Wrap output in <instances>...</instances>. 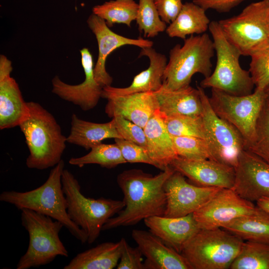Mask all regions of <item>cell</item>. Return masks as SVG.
<instances>
[{
    "mask_svg": "<svg viewBox=\"0 0 269 269\" xmlns=\"http://www.w3.org/2000/svg\"><path fill=\"white\" fill-rule=\"evenodd\" d=\"M269 0H261L250 3L239 14L218 22L241 55L251 56L269 47Z\"/></svg>",
    "mask_w": 269,
    "mask_h": 269,
    "instance_id": "obj_9",
    "label": "cell"
},
{
    "mask_svg": "<svg viewBox=\"0 0 269 269\" xmlns=\"http://www.w3.org/2000/svg\"><path fill=\"white\" fill-rule=\"evenodd\" d=\"M11 62L0 55V129L19 126L29 114L27 102L23 99L18 84L10 76Z\"/></svg>",
    "mask_w": 269,
    "mask_h": 269,
    "instance_id": "obj_17",
    "label": "cell"
},
{
    "mask_svg": "<svg viewBox=\"0 0 269 269\" xmlns=\"http://www.w3.org/2000/svg\"><path fill=\"white\" fill-rule=\"evenodd\" d=\"M250 57L249 71L255 90L265 91L269 86V47Z\"/></svg>",
    "mask_w": 269,
    "mask_h": 269,
    "instance_id": "obj_36",
    "label": "cell"
},
{
    "mask_svg": "<svg viewBox=\"0 0 269 269\" xmlns=\"http://www.w3.org/2000/svg\"><path fill=\"white\" fill-rule=\"evenodd\" d=\"M167 204L164 216L179 217L193 214L209 201L222 188L196 186L174 170L164 186Z\"/></svg>",
    "mask_w": 269,
    "mask_h": 269,
    "instance_id": "obj_13",
    "label": "cell"
},
{
    "mask_svg": "<svg viewBox=\"0 0 269 269\" xmlns=\"http://www.w3.org/2000/svg\"><path fill=\"white\" fill-rule=\"evenodd\" d=\"M235 177L232 188L240 196L251 202L269 197V164L244 150L235 167Z\"/></svg>",
    "mask_w": 269,
    "mask_h": 269,
    "instance_id": "obj_14",
    "label": "cell"
},
{
    "mask_svg": "<svg viewBox=\"0 0 269 269\" xmlns=\"http://www.w3.org/2000/svg\"><path fill=\"white\" fill-rule=\"evenodd\" d=\"M88 27L95 35L98 45V56L94 66V73L97 82L103 88L111 86L113 78L107 72L106 62L108 55L116 49L132 45L140 48L152 47V41L141 37L130 38L119 35L107 25L105 21L92 13L87 20Z\"/></svg>",
    "mask_w": 269,
    "mask_h": 269,
    "instance_id": "obj_15",
    "label": "cell"
},
{
    "mask_svg": "<svg viewBox=\"0 0 269 269\" xmlns=\"http://www.w3.org/2000/svg\"><path fill=\"white\" fill-rule=\"evenodd\" d=\"M143 221L150 232L180 254L185 243L200 229L193 214L179 217L155 216Z\"/></svg>",
    "mask_w": 269,
    "mask_h": 269,
    "instance_id": "obj_22",
    "label": "cell"
},
{
    "mask_svg": "<svg viewBox=\"0 0 269 269\" xmlns=\"http://www.w3.org/2000/svg\"><path fill=\"white\" fill-rule=\"evenodd\" d=\"M108 138H122L113 120L108 123H96L82 120L75 114L72 115L67 142L89 150Z\"/></svg>",
    "mask_w": 269,
    "mask_h": 269,
    "instance_id": "obj_25",
    "label": "cell"
},
{
    "mask_svg": "<svg viewBox=\"0 0 269 269\" xmlns=\"http://www.w3.org/2000/svg\"><path fill=\"white\" fill-rule=\"evenodd\" d=\"M61 180L68 216L86 233L87 243L92 244L99 237L108 220L125 207L124 202L103 197H86L81 192L78 180L68 169H64Z\"/></svg>",
    "mask_w": 269,
    "mask_h": 269,
    "instance_id": "obj_4",
    "label": "cell"
},
{
    "mask_svg": "<svg viewBox=\"0 0 269 269\" xmlns=\"http://www.w3.org/2000/svg\"><path fill=\"white\" fill-rule=\"evenodd\" d=\"M107 100L105 113L109 117L120 116L143 129L154 112L159 109L157 97L153 92L112 97Z\"/></svg>",
    "mask_w": 269,
    "mask_h": 269,
    "instance_id": "obj_21",
    "label": "cell"
},
{
    "mask_svg": "<svg viewBox=\"0 0 269 269\" xmlns=\"http://www.w3.org/2000/svg\"><path fill=\"white\" fill-rule=\"evenodd\" d=\"M257 206L269 213V197H264L256 202Z\"/></svg>",
    "mask_w": 269,
    "mask_h": 269,
    "instance_id": "obj_42",
    "label": "cell"
},
{
    "mask_svg": "<svg viewBox=\"0 0 269 269\" xmlns=\"http://www.w3.org/2000/svg\"><path fill=\"white\" fill-rule=\"evenodd\" d=\"M84 81L78 85L67 84L55 76L52 80V92L65 101L79 106L84 111L95 108L102 98L103 87L96 81L92 55L87 48L80 51Z\"/></svg>",
    "mask_w": 269,
    "mask_h": 269,
    "instance_id": "obj_16",
    "label": "cell"
},
{
    "mask_svg": "<svg viewBox=\"0 0 269 269\" xmlns=\"http://www.w3.org/2000/svg\"><path fill=\"white\" fill-rule=\"evenodd\" d=\"M199 186L232 188L235 168L211 159L191 160L177 157L170 165Z\"/></svg>",
    "mask_w": 269,
    "mask_h": 269,
    "instance_id": "obj_18",
    "label": "cell"
},
{
    "mask_svg": "<svg viewBox=\"0 0 269 269\" xmlns=\"http://www.w3.org/2000/svg\"><path fill=\"white\" fill-rule=\"evenodd\" d=\"M27 105L29 115L19 126L29 152L26 165L38 170L54 167L62 160L67 137L47 110L36 102Z\"/></svg>",
    "mask_w": 269,
    "mask_h": 269,
    "instance_id": "obj_2",
    "label": "cell"
},
{
    "mask_svg": "<svg viewBox=\"0 0 269 269\" xmlns=\"http://www.w3.org/2000/svg\"><path fill=\"white\" fill-rule=\"evenodd\" d=\"M65 163L62 159L53 167L46 181L39 187L27 191H4L0 201L21 210L27 209L59 221L82 244L87 242L86 233L69 218L63 192L62 175Z\"/></svg>",
    "mask_w": 269,
    "mask_h": 269,
    "instance_id": "obj_3",
    "label": "cell"
},
{
    "mask_svg": "<svg viewBox=\"0 0 269 269\" xmlns=\"http://www.w3.org/2000/svg\"><path fill=\"white\" fill-rule=\"evenodd\" d=\"M21 211V224L28 232L29 243L16 269L38 268L51 263L57 256L68 257V252L59 237L64 227L61 222L31 210Z\"/></svg>",
    "mask_w": 269,
    "mask_h": 269,
    "instance_id": "obj_8",
    "label": "cell"
},
{
    "mask_svg": "<svg viewBox=\"0 0 269 269\" xmlns=\"http://www.w3.org/2000/svg\"><path fill=\"white\" fill-rule=\"evenodd\" d=\"M145 56L149 60L148 67L136 75L131 84L125 88H116L111 86L103 88L102 98L107 99L112 97L146 92H155L161 88L163 76L167 59L166 56L152 48H141L139 57Z\"/></svg>",
    "mask_w": 269,
    "mask_h": 269,
    "instance_id": "obj_20",
    "label": "cell"
},
{
    "mask_svg": "<svg viewBox=\"0 0 269 269\" xmlns=\"http://www.w3.org/2000/svg\"><path fill=\"white\" fill-rule=\"evenodd\" d=\"M71 165L82 167L90 164H96L110 169L127 163L124 158L119 146L115 144L101 143L91 148L87 154L79 157H72L69 160Z\"/></svg>",
    "mask_w": 269,
    "mask_h": 269,
    "instance_id": "obj_30",
    "label": "cell"
},
{
    "mask_svg": "<svg viewBox=\"0 0 269 269\" xmlns=\"http://www.w3.org/2000/svg\"><path fill=\"white\" fill-rule=\"evenodd\" d=\"M138 8L134 0H111L94 6L92 12L103 19L109 27L116 23L131 27L136 19Z\"/></svg>",
    "mask_w": 269,
    "mask_h": 269,
    "instance_id": "obj_29",
    "label": "cell"
},
{
    "mask_svg": "<svg viewBox=\"0 0 269 269\" xmlns=\"http://www.w3.org/2000/svg\"><path fill=\"white\" fill-rule=\"evenodd\" d=\"M209 30L217 62L213 72L201 81L200 86L236 96L252 93L255 85L249 70L243 69L240 65L242 55L239 50L227 38L218 21H211Z\"/></svg>",
    "mask_w": 269,
    "mask_h": 269,
    "instance_id": "obj_6",
    "label": "cell"
},
{
    "mask_svg": "<svg viewBox=\"0 0 269 269\" xmlns=\"http://www.w3.org/2000/svg\"><path fill=\"white\" fill-rule=\"evenodd\" d=\"M136 22L145 37H154L165 31L166 23L162 20L153 0H139Z\"/></svg>",
    "mask_w": 269,
    "mask_h": 269,
    "instance_id": "obj_32",
    "label": "cell"
},
{
    "mask_svg": "<svg viewBox=\"0 0 269 269\" xmlns=\"http://www.w3.org/2000/svg\"><path fill=\"white\" fill-rule=\"evenodd\" d=\"M174 170L170 166L155 175L131 169L117 176L125 207L108 220L102 231L136 225L145 219L163 216L167 204L164 184Z\"/></svg>",
    "mask_w": 269,
    "mask_h": 269,
    "instance_id": "obj_1",
    "label": "cell"
},
{
    "mask_svg": "<svg viewBox=\"0 0 269 269\" xmlns=\"http://www.w3.org/2000/svg\"><path fill=\"white\" fill-rule=\"evenodd\" d=\"M172 137L178 157L191 160L210 158L208 145L205 139L189 136Z\"/></svg>",
    "mask_w": 269,
    "mask_h": 269,
    "instance_id": "obj_35",
    "label": "cell"
},
{
    "mask_svg": "<svg viewBox=\"0 0 269 269\" xmlns=\"http://www.w3.org/2000/svg\"><path fill=\"white\" fill-rule=\"evenodd\" d=\"M197 88L202 103L204 139L208 145L210 159L235 168L246 149L245 141L237 129L215 113L204 89L200 86Z\"/></svg>",
    "mask_w": 269,
    "mask_h": 269,
    "instance_id": "obj_11",
    "label": "cell"
},
{
    "mask_svg": "<svg viewBox=\"0 0 269 269\" xmlns=\"http://www.w3.org/2000/svg\"><path fill=\"white\" fill-rule=\"evenodd\" d=\"M231 269H269V244L244 242Z\"/></svg>",
    "mask_w": 269,
    "mask_h": 269,
    "instance_id": "obj_31",
    "label": "cell"
},
{
    "mask_svg": "<svg viewBox=\"0 0 269 269\" xmlns=\"http://www.w3.org/2000/svg\"><path fill=\"white\" fill-rule=\"evenodd\" d=\"M257 208L232 188H222L193 215L200 229H214L223 228L236 218L252 214Z\"/></svg>",
    "mask_w": 269,
    "mask_h": 269,
    "instance_id": "obj_12",
    "label": "cell"
},
{
    "mask_svg": "<svg viewBox=\"0 0 269 269\" xmlns=\"http://www.w3.org/2000/svg\"><path fill=\"white\" fill-rule=\"evenodd\" d=\"M245 0H193L205 10L214 9L219 12H227Z\"/></svg>",
    "mask_w": 269,
    "mask_h": 269,
    "instance_id": "obj_41",
    "label": "cell"
},
{
    "mask_svg": "<svg viewBox=\"0 0 269 269\" xmlns=\"http://www.w3.org/2000/svg\"><path fill=\"white\" fill-rule=\"evenodd\" d=\"M122 249L118 269H145L143 256L140 250L130 246L126 240L122 238Z\"/></svg>",
    "mask_w": 269,
    "mask_h": 269,
    "instance_id": "obj_39",
    "label": "cell"
},
{
    "mask_svg": "<svg viewBox=\"0 0 269 269\" xmlns=\"http://www.w3.org/2000/svg\"><path fill=\"white\" fill-rule=\"evenodd\" d=\"M132 237L146 258L145 269H192L181 254L151 232L134 229Z\"/></svg>",
    "mask_w": 269,
    "mask_h": 269,
    "instance_id": "obj_19",
    "label": "cell"
},
{
    "mask_svg": "<svg viewBox=\"0 0 269 269\" xmlns=\"http://www.w3.org/2000/svg\"><path fill=\"white\" fill-rule=\"evenodd\" d=\"M115 128L122 138L134 142L146 148L144 129L120 116L112 118Z\"/></svg>",
    "mask_w": 269,
    "mask_h": 269,
    "instance_id": "obj_37",
    "label": "cell"
},
{
    "mask_svg": "<svg viewBox=\"0 0 269 269\" xmlns=\"http://www.w3.org/2000/svg\"><path fill=\"white\" fill-rule=\"evenodd\" d=\"M159 110L165 116L183 115L200 116L202 103L199 89L190 85L176 90H168L162 87L154 92Z\"/></svg>",
    "mask_w": 269,
    "mask_h": 269,
    "instance_id": "obj_24",
    "label": "cell"
},
{
    "mask_svg": "<svg viewBox=\"0 0 269 269\" xmlns=\"http://www.w3.org/2000/svg\"><path fill=\"white\" fill-rule=\"evenodd\" d=\"M115 141L127 162L143 163L155 167L146 148L123 138H115Z\"/></svg>",
    "mask_w": 269,
    "mask_h": 269,
    "instance_id": "obj_38",
    "label": "cell"
},
{
    "mask_svg": "<svg viewBox=\"0 0 269 269\" xmlns=\"http://www.w3.org/2000/svg\"><path fill=\"white\" fill-rule=\"evenodd\" d=\"M265 94L266 98L269 100V86L265 90Z\"/></svg>",
    "mask_w": 269,
    "mask_h": 269,
    "instance_id": "obj_43",
    "label": "cell"
},
{
    "mask_svg": "<svg viewBox=\"0 0 269 269\" xmlns=\"http://www.w3.org/2000/svg\"><path fill=\"white\" fill-rule=\"evenodd\" d=\"M267 22H268V28H269V13H268V17H267Z\"/></svg>",
    "mask_w": 269,
    "mask_h": 269,
    "instance_id": "obj_44",
    "label": "cell"
},
{
    "mask_svg": "<svg viewBox=\"0 0 269 269\" xmlns=\"http://www.w3.org/2000/svg\"><path fill=\"white\" fill-rule=\"evenodd\" d=\"M246 149L269 164V100L266 97L257 120L254 139Z\"/></svg>",
    "mask_w": 269,
    "mask_h": 269,
    "instance_id": "obj_34",
    "label": "cell"
},
{
    "mask_svg": "<svg viewBox=\"0 0 269 269\" xmlns=\"http://www.w3.org/2000/svg\"><path fill=\"white\" fill-rule=\"evenodd\" d=\"M122 249V239L105 242L78 254L64 269H112L117 267Z\"/></svg>",
    "mask_w": 269,
    "mask_h": 269,
    "instance_id": "obj_26",
    "label": "cell"
},
{
    "mask_svg": "<svg viewBox=\"0 0 269 269\" xmlns=\"http://www.w3.org/2000/svg\"><path fill=\"white\" fill-rule=\"evenodd\" d=\"M164 123L172 136H189L205 138L202 115H164Z\"/></svg>",
    "mask_w": 269,
    "mask_h": 269,
    "instance_id": "obj_33",
    "label": "cell"
},
{
    "mask_svg": "<svg viewBox=\"0 0 269 269\" xmlns=\"http://www.w3.org/2000/svg\"><path fill=\"white\" fill-rule=\"evenodd\" d=\"M210 22L203 8L193 1L186 2L165 31L170 37L184 40L188 35L205 33L209 30Z\"/></svg>",
    "mask_w": 269,
    "mask_h": 269,
    "instance_id": "obj_27",
    "label": "cell"
},
{
    "mask_svg": "<svg viewBox=\"0 0 269 269\" xmlns=\"http://www.w3.org/2000/svg\"><path fill=\"white\" fill-rule=\"evenodd\" d=\"M244 241L221 228L200 229L184 245L181 254L192 269H227Z\"/></svg>",
    "mask_w": 269,
    "mask_h": 269,
    "instance_id": "obj_7",
    "label": "cell"
},
{
    "mask_svg": "<svg viewBox=\"0 0 269 269\" xmlns=\"http://www.w3.org/2000/svg\"><path fill=\"white\" fill-rule=\"evenodd\" d=\"M214 52L213 40L206 33L192 35L184 39L183 45H175L169 51L162 87L176 90L190 86L196 73L204 78L209 76L212 72L211 59Z\"/></svg>",
    "mask_w": 269,
    "mask_h": 269,
    "instance_id": "obj_5",
    "label": "cell"
},
{
    "mask_svg": "<svg viewBox=\"0 0 269 269\" xmlns=\"http://www.w3.org/2000/svg\"><path fill=\"white\" fill-rule=\"evenodd\" d=\"M144 130L148 153L155 167L163 170L178 156L172 137L166 129L164 115L159 109L148 120Z\"/></svg>",
    "mask_w": 269,
    "mask_h": 269,
    "instance_id": "obj_23",
    "label": "cell"
},
{
    "mask_svg": "<svg viewBox=\"0 0 269 269\" xmlns=\"http://www.w3.org/2000/svg\"><path fill=\"white\" fill-rule=\"evenodd\" d=\"M266 99L265 91L236 96L211 89L210 104L215 113L233 126L243 136L246 148L254 140L256 125Z\"/></svg>",
    "mask_w": 269,
    "mask_h": 269,
    "instance_id": "obj_10",
    "label": "cell"
},
{
    "mask_svg": "<svg viewBox=\"0 0 269 269\" xmlns=\"http://www.w3.org/2000/svg\"><path fill=\"white\" fill-rule=\"evenodd\" d=\"M222 228L244 241L269 244V213L258 206L253 213L236 218Z\"/></svg>",
    "mask_w": 269,
    "mask_h": 269,
    "instance_id": "obj_28",
    "label": "cell"
},
{
    "mask_svg": "<svg viewBox=\"0 0 269 269\" xmlns=\"http://www.w3.org/2000/svg\"><path fill=\"white\" fill-rule=\"evenodd\" d=\"M162 21L170 24L177 16L183 3L181 0H153Z\"/></svg>",
    "mask_w": 269,
    "mask_h": 269,
    "instance_id": "obj_40",
    "label": "cell"
}]
</instances>
